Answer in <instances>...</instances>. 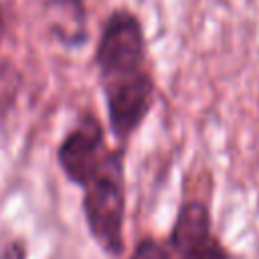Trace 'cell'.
<instances>
[{"mask_svg":"<svg viewBox=\"0 0 259 259\" xmlns=\"http://www.w3.org/2000/svg\"><path fill=\"white\" fill-rule=\"evenodd\" d=\"M170 259H233L214 235L210 208L200 198H182L168 233Z\"/></svg>","mask_w":259,"mask_h":259,"instance_id":"obj_4","label":"cell"},{"mask_svg":"<svg viewBox=\"0 0 259 259\" xmlns=\"http://www.w3.org/2000/svg\"><path fill=\"white\" fill-rule=\"evenodd\" d=\"M125 152L127 146L117 144L109 162L81 186L87 233L101 253L111 259H119L125 251Z\"/></svg>","mask_w":259,"mask_h":259,"instance_id":"obj_2","label":"cell"},{"mask_svg":"<svg viewBox=\"0 0 259 259\" xmlns=\"http://www.w3.org/2000/svg\"><path fill=\"white\" fill-rule=\"evenodd\" d=\"M22 87L24 77L18 65L10 59H0V125H4L14 113Z\"/></svg>","mask_w":259,"mask_h":259,"instance_id":"obj_6","label":"cell"},{"mask_svg":"<svg viewBox=\"0 0 259 259\" xmlns=\"http://www.w3.org/2000/svg\"><path fill=\"white\" fill-rule=\"evenodd\" d=\"M115 146L111 148L107 144L105 127L95 111L85 109L77 115L73 127L59 142L57 166L73 186L81 188L109 162Z\"/></svg>","mask_w":259,"mask_h":259,"instance_id":"obj_3","label":"cell"},{"mask_svg":"<svg viewBox=\"0 0 259 259\" xmlns=\"http://www.w3.org/2000/svg\"><path fill=\"white\" fill-rule=\"evenodd\" d=\"M4 34H6V16H4V8H2V2H0V47H2Z\"/></svg>","mask_w":259,"mask_h":259,"instance_id":"obj_9","label":"cell"},{"mask_svg":"<svg viewBox=\"0 0 259 259\" xmlns=\"http://www.w3.org/2000/svg\"><path fill=\"white\" fill-rule=\"evenodd\" d=\"M0 259H28V245L22 239H10L0 247Z\"/></svg>","mask_w":259,"mask_h":259,"instance_id":"obj_8","label":"cell"},{"mask_svg":"<svg viewBox=\"0 0 259 259\" xmlns=\"http://www.w3.org/2000/svg\"><path fill=\"white\" fill-rule=\"evenodd\" d=\"M42 16L51 36L67 47L79 49L89 38L87 8L83 0H45Z\"/></svg>","mask_w":259,"mask_h":259,"instance_id":"obj_5","label":"cell"},{"mask_svg":"<svg viewBox=\"0 0 259 259\" xmlns=\"http://www.w3.org/2000/svg\"><path fill=\"white\" fill-rule=\"evenodd\" d=\"M93 67L103 93L109 136L115 144H127L156 103L146 30L136 12L117 6L105 16L93 53Z\"/></svg>","mask_w":259,"mask_h":259,"instance_id":"obj_1","label":"cell"},{"mask_svg":"<svg viewBox=\"0 0 259 259\" xmlns=\"http://www.w3.org/2000/svg\"><path fill=\"white\" fill-rule=\"evenodd\" d=\"M127 259H170V251L166 243L154 237H144L134 245Z\"/></svg>","mask_w":259,"mask_h":259,"instance_id":"obj_7","label":"cell"}]
</instances>
